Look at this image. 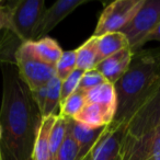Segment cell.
Returning a JSON list of instances; mask_svg holds the SVG:
<instances>
[{"mask_svg": "<svg viewBox=\"0 0 160 160\" xmlns=\"http://www.w3.org/2000/svg\"><path fill=\"white\" fill-rule=\"evenodd\" d=\"M144 0H115L104 8L101 13L93 36L120 32L136 16Z\"/></svg>", "mask_w": 160, "mask_h": 160, "instance_id": "8992f818", "label": "cell"}, {"mask_svg": "<svg viewBox=\"0 0 160 160\" xmlns=\"http://www.w3.org/2000/svg\"><path fill=\"white\" fill-rule=\"evenodd\" d=\"M0 160H3V158H2V153H1V149H0Z\"/></svg>", "mask_w": 160, "mask_h": 160, "instance_id": "4dcf8cb0", "label": "cell"}, {"mask_svg": "<svg viewBox=\"0 0 160 160\" xmlns=\"http://www.w3.org/2000/svg\"><path fill=\"white\" fill-rule=\"evenodd\" d=\"M150 41H158V42H160V18H159V20H158L157 24H156L155 29L142 40V44H140V49H142V47L144 46L147 42H150Z\"/></svg>", "mask_w": 160, "mask_h": 160, "instance_id": "83f0119b", "label": "cell"}, {"mask_svg": "<svg viewBox=\"0 0 160 160\" xmlns=\"http://www.w3.org/2000/svg\"><path fill=\"white\" fill-rule=\"evenodd\" d=\"M28 160H32V158H31V159H28Z\"/></svg>", "mask_w": 160, "mask_h": 160, "instance_id": "e575fe53", "label": "cell"}, {"mask_svg": "<svg viewBox=\"0 0 160 160\" xmlns=\"http://www.w3.org/2000/svg\"><path fill=\"white\" fill-rule=\"evenodd\" d=\"M115 114V108L98 103H87L73 120L89 128H103L113 122Z\"/></svg>", "mask_w": 160, "mask_h": 160, "instance_id": "7c38bea8", "label": "cell"}, {"mask_svg": "<svg viewBox=\"0 0 160 160\" xmlns=\"http://www.w3.org/2000/svg\"><path fill=\"white\" fill-rule=\"evenodd\" d=\"M43 0H22L14 1L12 11V32L22 43L34 42V35L45 12Z\"/></svg>", "mask_w": 160, "mask_h": 160, "instance_id": "5b68a950", "label": "cell"}, {"mask_svg": "<svg viewBox=\"0 0 160 160\" xmlns=\"http://www.w3.org/2000/svg\"><path fill=\"white\" fill-rule=\"evenodd\" d=\"M0 140H1V132H0ZM1 149V148H0Z\"/></svg>", "mask_w": 160, "mask_h": 160, "instance_id": "d6a6232c", "label": "cell"}, {"mask_svg": "<svg viewBox=\"0 0 160 160\" xmlns=\"http://www.w3.org/2000/svg\"><path fill=\"white\" fill-rule=\"evenodd\" d=\"M1 3H2V1H1V0H0V5H1Z\"/></svg>", "mask_w": 160, "mask_h": 160, "instance_id": "836d02e7", "label": "cell"}, {"mask_svg": "<svg viewBox=\"0 0 160 160\" xmlns=\"http://www.w3.org/2000/svg\"><path fill=\"white\" fill-rule=\"evenodd\" d=\"M98 38L92 35L80 47L76 49L77 68L82 71H89L98 65Z\"/></svg>", "mask_w": 160, "mask_h": 160, "instance_id": "2e32d148", "label": "cell"}, {"mask_svg": "<svg viewBox=\"0 0 160 160\" xmlns=\"http://www.w3.org/2000/svg\"><path fill=\"white\" fill-rule=\"evenodd\" d=\"M82 160H91V152H90L89 155H87V156H86V157L83 158Z\"/></svg>", "mask_w": 160, "mask_h": 160, "instance_id": "f546056e", "label": "cell"}, {"mask_svg": "<svg viewBox=\"0 0 160 160\" xmlns=\"http://www.w3.org/2000/svg\"><path fill=\"white\" fill-rule=\"evenodd\" d=\"M86 102L98 103L116 109V91L113 83L108 81L86 91Z\"/></svg>", "mask_w": 160, "mask_h": 160, "instance_id": "ac0fdd59", "label": "cell"}, {"mask_svg": "<svg viewBox=\"0 0 160 160\" xmlns=\"http://www.w3.org/2000/svg\"><path fill=\"white\" fill-rule=\"evenodd\" d=\"M14 59L19 76L31 91L47 85L56 76L55 67L43 62L34 53L31 42L23 43L19 47Z\"/></svg>", "mask_w": 160, "mask_h": 160, "instance_id": "277c9868", "label": "cell"}, {"mask_svg": "<svg viewBox=\"0 0 160 160\" xmlns=\"http://www.w3.org/2000/svg\"><path fill=\"white\" fill-rule=\"evenodd\" d=\"M32 48L34 53L46 64L51 66H56L57 62L59 60L60 56L62 55V49L58 45L55 40L51 38H43L41 40L31 42Z\"/></svg>", "mask_w": 160, "mask_h": 160, "instance_id": "e0dca14e", "label": "cell"}, {"mask_svg": "<svg viewBox=\"0 0 160 160\" xmlns=\"http://www.w3.org/2000/svg\"><path fill=\"white\" fill-rule=\"evenodd\" d=\"M67 127L71 133L72 137L79 145V155L77 160H82L87 155H89L97 144L99 137L102 134L103 128H89L85 125L76 122L73 118H67Z\"/></svg>", "mask_w": 160, "mask_h": 160, "instance_id": "4fadbf2b", "label": "cell"}, {"mask_svg": "<svg viewBox=\"0 0 160 160\" xmlns=\"http://www.w3.org/2000/svg\"><path fill=\"white\" fill-rule=\"evenodd\" d=\"M57 115H49L42 118L34 142L32 160H49V136Z\"/></svg>", "mask_w": 160, "mask_h": 160, "instance_id": "5bb4252c", "label": "cell"}, {"mask_svg": "<svg viewBox=\"0 0 160 160\" xmlns=\"http://www.w3.org/2000/svg\"><path fill=\"white\" fill-rule=\"evenodd\" d=\"M124 125V140H129L160 125V82L134 107Z\"/></svg>", "mask_w": 160, "mask_h": 160, "instance_id": "3957f363", "label": "cell"}, {"mask_svg": "<svg viewBox=\"0 0 160 160\" xmlns=\"http://www.w3.org/2000/svg\"><path fill=\"white\" fill-rule=\"evenodd\" d=\"M105 81L107 80L104 79V77L98 70L92 69V70L83 72L78 89L82 90V91H88V90L92 89V88L97 87V86L101 85V83L105 82Z\"/></svg>", "mask_w": 160, "mask_h": 160, "instance_id": "d4e9b609", "label": "cell"}, {"mask_svg": "<svg viewBox=\"0 0 160 160\" xmlns=\"http://www.w3.org/2000/svg\"><path fill=\"white\" fill-rule=\"evenodd\" d=\"M30 91H31V90H30ZM46 93H47L46 85L42 86V87H40V88H38V89L31 91L32 98H33L34 102H35L36 105H38L41 114H43V111H44L45 102H46ZM42 118H43V116H42Z\"/></svg>", "mask_w": 160, "mask_h": 160, "instance_id": "4316f807", "label": "cell"}, {"mask_svg": "<svg viewBox=\"0 0 160 160\" xmlns=\"http://www.w3.org/2000/svg\"><path fill=\"white\" fill-rule=\"evenodd\" d=\"M160 150V125L134 139L123 140V160H146Z\"/></svg>", "mask_w": 160, "mask_h": 160, "instance_id": "9c48e42d", "label": "cell"}, {"mask_svg": "<svg viewBox=\"0 0 160 160\" xmlns=\"http://www.w3.org/2000/svg\"><path fill=\"white\" fill-rule=\"evenodd\" d=\"M83 72H85V71L76 68L66 79L62 81V102L78 89Z\"/></svg>", "mask_w": 160, "mask_h": 160, "instance_id": "cb8c5ba5", "label": "cell"}, {"mask_svg": "<svg viewBox=\"0 0 160 160\" xmlns=\"http://www.w3.org/2000/svg\"><path fill=\"white\" fill-rule=\"evenodd\" d=\"M12 11H13V2L0 5V31L1 30H10L12 20Z\"/></svg>", "mask_w": 160, "mask_h": 160, "instance_id": "484cf974", "label": "cell"}, {"mask_svg": "<svg viewBox=\"0 0 160 160\" xmlns=\"http://www.w3.org/2000/svg\"><path fill=\"white\" fill-rule=\"evenodd\" d=\"M77 68L76 62V49L75 51H66L62 52V55L60 56L59 60L55 66L56 77L60 80H65L75 69Z\"/></svg>", "mask_w": 160, "mask_h": 160, "instance_id": "7402d4cb", "label": "cell"}, {"mask_svg": "<svg viewBox=\"0 0 160 160\" xmlns=\"http://www.w3.org/2000/svg\"><path fill=\"white\" fill-rule=\"evenodd\" d=\"M2 101L0 108V148L3 160L32 158L42 114L30 89L20 78L16 65L0 64Z\"/></svg>", "mask_w": 160, "mask_h": 160, "instance_id": "6da1fadb", "label": "cell"}, {"mask_svg": "<svg viewBox=\"0 0 160 160\" xmlns=\"http://www.w3.org/2000/svg\"><path fill=\"white\" fill-rule=\"evenodd\" d=\"M49 160H57V159H56V158H51Z\"/></svg>", "mask_w": 160, "mask_h": 160, "instance_id": "1f68e13d", "label": "cell"}, {"mask_svg": "<svg viewBox=\"0 0 160 160\" xmlns=\"http://www.w3.org/2000/svg\"><path fill=\"white\" fill-rule=\"evenodd\" d=\"M146 160H160V150H158L157 152H155L153 155H151L149 158H147Z\"/></svg>", "mask_w": 160, "mask_h": 160, "instance_id": "f1b7e54d", "label": "cell"}, {"mask_svg": "<svg viewBox=\"0 0 160 160\" xmlns=\"http://www.w3.org/2000/svg\"><path fill=\"white\" fill-rule=\"evenodd\" d=\"M160 82V46L134 52L127 71L114 83L116 114L113 122L122 124L138 102Z\"/></svg>", "mask_w": 160, "mask_h": 160, "instance_id": "7a4b0ae2", "label": "cell"}, {"mask_svg": "<svg viewBox=\"0 0 160 160\" xmlns=\"http://www.w3.org/2000/svg\"><path fill=\"white\" fill-rule=\"evenodd\" d=\"M87 2V0H58L48 9L45 10L43 18L40 22L38 30L34 35V41L45 38L47 33L55 29L67 16L71 13L79 6Z\"/></svg>", "mask_w": 160, "mask_h": 160, "instance_id": "30bf717a", "label": "cell"}, {"mask_svg": "<svg viewBox=\"0 0 160 160\" xmlns=\"http://www.w3.org/2000/svg\"><path fill=\"white\" fill-rule=\"evenodd\" d=\"M87 104L86 102V91L77 89L73 93H71L68 98H66L59 107V114L65 118H73Z\"/></svg>", "mask_w": 160, "mask_h": 160, "instance_id": "ffe728a7", "label": "cell"}, {"mask_svg": "<svg viewBox=\"0 0 160 160\" xmlns=\"http://www.w3.org/2000/svg\"><path fill=\"white\" fill-rule=\"evenodd\" d=\"M160 18V0H144L133 20L121 30L128 41L131 49L137 52L140 49L142 40L155 29Z\"/></svg>", "mask_w": 160, "mask_h": 160, "instance_id": "52a82bcc", "label": "cell"}, {"mask_svg": "<svg viewBox=\"0 0 160 160\" xmlns=\"http://www.w3.org/2000/svg\"><path fill=\"white\" fill-rule=\"evenodd\" d=\"M98 64L113 54L129 47L128 41L121 32L107 33L98 38Z\"/></svg>", "mask_w": 160, "mask_h": 160, "instance_id": "9a60e30c", "label": "cell"}, {"mask_svg": "<svg viewBox=\"0 0 160 160\" xmlns=\"http://www.w3.org/2000/svg\"><path fill=\"white\" fill-rule=\"evenodd\" d=\"M67 134V118L57 115L49 136V155L55 158L60 145L62 144Z\"/></svg>", "mask_w": 160, "mask_h": 160, "instance_id": "44dd1931", "label": "cell"}, {"mask_svg": "<svg viewBox=\"0 0 160 160\" xmlns=\"http://www.w3.org/2000/svg\"><path fill=\"white\" fill-rule=\"evenodd\" d=\"M133 54L131 47L123 48L122 51L100 62L94 69L104 77L108 82L114 85L127 71L133 58Z\"/></svg>", "mask_w": 160, "mask_h": 160, "instance_id": "8fae6325", "label": "cell"}, {"mask_svg": "<svg viewBox=\"0 0 160 160\" xmlns=\"http://www.w3.org/2000/svg\"><path fill=\"white\" fill-rule=\"evenodd\" d=\"M47 93H46V102L43 111L42 116L56 115V111L59 109L60 102H62V80L58 77H53L46 85Z\"/></svg>", "mask_w": 160, "mask_h": 160, "instance_id": "d6986e66", "label": "cell"}, {"mask_svg": "<svg viewBox=\"0 0 160 160\" xmlns=\"http://www.w3.org/2000/svg\"><path fill=\"white\" fill-rule=\"evenodd\" d=\"M79 145L72 137L71 133L67 127V134L62 144L60 145L57 153H56V159L57 160H77L79 155Z\"/></svg>", "mask_w": 160, "mask_h": 160, "instance_id": "603a6c76", "label": "cell"}, {"mask_svg": "<svg viewBox=\"0 0 160 160\" xmlns=\"http://www.w3.org/2000/svg\"><path fill=\"white\" fill-rule=\"evenodd\" d=\"M124 125L112 122L104 127L91 151V160H123Z\"/></svg>", "mask_w": 160, "mask_h": 160, "instance_id": "ba28073f", "label": "cell"}]
</instances>
